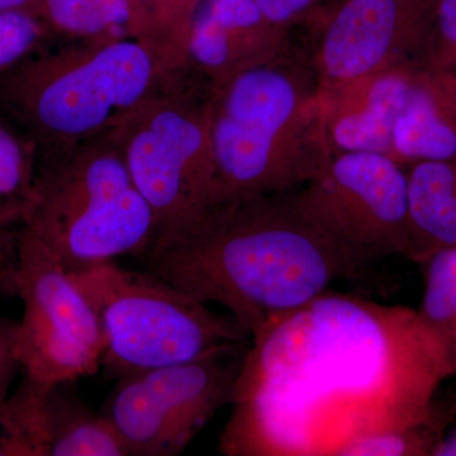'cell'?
<instances>
[{
  "label": "cell",
  "mask_w": 456,
  "mask_h": 456,
  "mask_svg": "<svg viewBox=\"0 0 456 456\" xmlns=\"http://www.w3.org/2000/svg\"><path fill=\"white\" fill-rule=\"evenodd\" d=\"M406 169L374 152H336L294 197L302 215L360 274L377 261L407 253Z\"/></svg>",
  "instance_id": "cell-10"
},
{
  "label": "cell",
  "mask_w": 456,
  "mask_h": 456,
  "mask_svg": "<svg viewBox=\"0 0 456 456\" xmlns=\"http://www.w3.org/2000/svg\"><path fill=\"white\" fill-rule=\"evenodd\" d=\"M23 375L0 416L9 456H130L114 426L71 389Z\"/></svg>",
  "instance_id": "cell-12"
},
{
  "label": "cell",
  "mask_w": 456,
  "mask_h": 456,
  "mask_svg": "<svg viewBox=\"0 0 456 456\" xmlns=\"http://www.w3.org/2000/svg\"><path fill=\"white\" fill-rule=\"evenodd\" d=\"M0 456H9L7 446H5L4 441L0 436Z\"/></svg>",
  "instance_id": "cell-28"
},
{
  "label": "cell",
  "mask_w": 456,
  "mask_h": 456,
  "mask_svg": "<svg viewBox=\"0 0 456 456\" xmlns=\"http://www.w3.org/2000/svg\"><path fill=\"white\" fill-rule=\"evenodd\" d=\"M212 94L213 84L180 69L113 128L134 184L154 213L151 246L187 230L213 206Z\"/></svg>",
  "instance_id": "cell-6"
},
{
  "label": "cell",
  "mask_w": 456,
  "mask_h": 456,
  "mask_svg": "<svg viewBox=\"0 0 456 456\" xmlns=\"http://www.w3.org/2000/svg\"><path fill=\"white\" fill-rule=\"evenodd\" d=\"M421 265L424 294L417 312L456 349V246L437 251Z\"/></svg>",
  "instance_id": "cell-19"
},
{
  "label": "cell",
  "mask_w": 456,
  "mask_h": 456,
  "mask_svg": "<svg viewBox=\"0 0 456 456\" xmlns=\"http://www.w3.org/2000/svg\"><path fill=\"white\" fill-rule=\"evenodd\" d=\"M387 156L407 169L456 159V71L417 64L393 122Z\"/></svg>",
  "instance_id": "cell-14"
},
{
  "label": "cell",
  "mask_w": 456,
  "mask_h": 456,
  "mask_svg": "<svg viewBox=\"0 0 456 456\" xmlns=\"http://www.w3.org/2000/svg\"><path fill=\"white\" fill-rule=\"evenodd\" d=\"M69 274L97 314L106 340L102 367L113 377L189 362L251 338L232 314H216L146 270L107 260Z\"/></svg>",
  "instance_id": "cell-7"
},
{
  "label": "cell",
  "mask_w": 456,
  "mask_h": 456,
  "mask_svg": "<svg viewBox=\"0 0 456 456\" xmlns=\"http://www.w3.org/2000/svg\"><path fill=\"white\" fill-rule=\"evenodd\" d=\"M446 424L448 419L439 415L422 424L370 435L351 444L342 456H434L445 437Z\"/></svg>",
  "instance_id": "cell-20"
},
{
  "label": "cell",
  "mask_w": 456,
  "mask_h": 456,
  "mask_svg": "<svg viewBox=\"0 0 456 456\" xmlns=\"http://www.w3.org/2000/svg\"><path fill=\"white\" fill-rule=\"evenodd\" d=\"M456 349L404 305L326 290L251 338L218 450L342 456L356 440L431 421Z\"/></svg>",
  "instance_id": "cell-1"
},
{
  "label": "cell",
  "mask_w": 456,
  "mask_h": 456,
  "mask_svg": "<svg viewBox=\"0 0 456 456\" xmlns=\"http://www.w3.org/2000/svg\"><path fill=\"white\" fill-rule=\"evenodd\" d=\"M434 456H456V428L445 435L440 445L435 450Z\"/></svg>",
  "instance_id": "cell-27"
},
{
  "label": "cell",
  "mask_w": 456,
  "mask_h": 456,
  "mask_svg": "<svg viewBox=\"0 0 456 456\" xmlns=\"http://www.w3.org/2000/svg\"><path fill=\"white\" fill-rule=\"evenodd\" d=\"M410 240L406 259L425 263L456 246V159L408 167Z\"/></svg>",
  "instance_id": "cell-15"
},
{
  "label": "cell",
  "mask_w": 456,
  "mask_h": 456,
  "mask_svg": "<svg viewBox=\"0 0 456 456\" xmlns=\"http://www.w3.org/2000/svg\"><path fill=\"white\" fill-rule=\"evenodd\" d=\"M16 253V231H0V285L7 284Z\"/></svg>",
  "instance_id": "cell-25"
},
{
  "label": "cell",
  "mask_w": 456,
  "mask_h": 456,
  "mask_svg": "<svg viewBox=\"0 0 456 456\" xmlns=\"http://www.w3.org/2000/svg\"><path fill=\"white\" fill-rule=\"evenodd\" d=\"M38 18L56 44L137 41L131 0H40Z\"/></svg>",
  "instance_id": "cell-16"
},
{
  "label": "cell",
  "mask_w": 456,
  "mask_h": 456,
  "mask_svg": "<svg viewBox=\"0 0 456 456\" xmlns=\"http://www.w3.org/2000/svg\"><path fill=\"white\" fill-rule=\"evenodd\" d=\"M40 0H0V11L26 12L38 17Z\"/></svg>",
  "instance_id": "cell-26"
},
{
  "label": "cell",
  "mask_w": 456,
  "mask_h": 456,
  "mask_svg": "<svg viewBox=\"0 0 456 456\" xmlns=\"http://www.w3.org/2000/svg\"><path fill=\"white\" fill-rule=\"evenodd\" d=\"M250 340L118 378L101 408L131 456L182 454L232 402Z\"/></svg>",
  "instance_id": "cell-8"
},
{
  "label": "cell",
  "mask_w": 456,
  "mask_h": 456,
  "mask_svg": "<svg viewBox=\"0 0 456 456\" xmlns=\"http://www.w3.org/2000/svg\"><path fill=\"white\" fill-rule=\"evenodd\" d=\"M209 134L213 204L303 187L334 155L322 89L297 47L213 86Z\"/></svg>",
  "instance_id": "cell-3"
},
{
  "label": "cell",
  "mask_w": 456,
  "mask_h": 456,
  "mask_svg": "<svg viewBox=\"0 0 456 456\" xmlns=\"http://www.w3.org/2000/svg\"><path fill=\"white\" fill-rule=\"evenodd\" d=\"M294 191L213 204L200 221L140 259L146 272L176 289L222 305L253 338L334 281L359 277L302 215Z\"/></svg>",
  "instance_id": "cell-2"
},
{
  "label": "cell",
  "mask_w": 456,
  "mask_h": 456,
  "mask_svg": "<svg viewBox=\"0 0 456 456\" xmlns=\"http://www.w3.org/2000/svg\"><path fill=\"white\" fill-rule=\"evenodd\" d=\"M202 0H131L137 42L170 69H185V45L191 17Z\"/></svg>",
  "instance_id": "cell-17"
},
{
  "label": "cell",
  "mask_w": 456,
  "mask_h": 456,
  "mask_svg": "<svg viewBox=\"0 0 456 456\" xmlns=\"http://www.w3.org/2000/svg\"><path fill=\"white\" fill-rule=\"evenodd\" d=\"M176 70L134 40L62 42L0 73V116L53 151L113 130Z\"/></svg>",
  "instance_id": "cell-4"
},
{
  "label": "cell",
  "mask_w": 456,
  "mask_h": 456,
  "mask_svg": "<svg viewBox=\"0 0 456 456\" xmlns=\"http://www.w3.org/2000/svg\"><path fill=\"white\" fill-rule=\"evenodd\" d=\"M7 230H8V228H7ZM0 231H3V230H0Z\"/></svg>",
  "instance_id": "cell-29"
},
{
  "label": "cell",
  "mask_w": 456,
  "mask_h": 456,
  "mask_svg": "<svg viewBox=\"0 0 456 456\" xmlns=\"http://www.w3.org/2000/svg\"><path fill=\"white\" fill-rule=\"evenodd\" d=\"M437 0H326L303 53L322 92L417 61Z\"/></svg>",
  "instance_id": "cell-11"
},
{
  "label": "cell",
  "mask_w": 456,
  "mask_h": 456,
  "mask_svg": "<svg viewBox=\"0 0 456 456\" xmlns=\"http://www.w3.org/2000/svg\"><path fill=\"white\" fill-rule=\"evenodd\" d=\"M293 50L292 31L270 22L253 0H202L189 25L184 68L217 86Z\"/></svg>",
  "instance_id": "cell-13"
},
{
  "label": "cell",
  "mask_w": 456,
  "mask_h": 456,
  "mask_svg": "<svg viewBox=\"0 0 456 456\" xmlns=\"http://www.w3.org/2000/svg\"><path fill=\"white\" fill-rule=\"evenodd\" d=\"M53 45L49 29L35 14L0 11V73Z\"/></svg>",
  "instance_id": "cell-21"
},
{
  "label": "cell",
  "mask_w": 456,
  "mask_h": 456,
  "mask_svg": "<svg viewBox=\"0 0 456 456\" xmlns=\"http://www.w3.org/2000/svg\"><path fill=\"white\" fill-rule=\"evenodd\" d=\"M18 321L0 320V416L4 410L11 387L22 370L17 354Z\"/></svg>",
  "instance_id": "cell-24"
},
{
  "label": "cell",
  "mask_w": 456,
  "mask_h": 456,
  "mask_svg": "<svg viewBox=\"0 0 456 456\" xmlns=\"http://www.w3.org/2000/svg\"><path fill=\"white\" fill-rule=\"evenodd\" d=\"M270 22L293 31L305 27L326 0H253Z\"/></svg>",
  "instance_id": "cell-23"
},
{
  "label": "cell",
  "mask_w": 456,
  "mask_h": 456,
  "mask_svg": "<svg viewBox=\"0 0 456 456\" xmlns=\"http://www.w3.org/2000/svg\"><path fill=\"white\" fill-rule=\"evenodd\" d=\"M37 147L0 116V230L22 224L31 200Z\"/></svg>",
  "instance_id": "cell-18"
},
{
  "label": "cell",
  "mask_w": 456,
  "mask_h": 456,
  "mask_svg": "<svg viewBox=\"0 0 456 456\" xmlns=\"http://www.w3.org/2000/svg\"><path fill=\"white\" fill-rule=\"evenodd\" d=\"M7 284L23 303L17 354L35 382H77L102 367L106 340L97 314L55 255L23 224Z\"/></svg>",
  "instance_id": "cell-9"
},
{
  "label": "cell",
  "mask_w": 456,
  "mask_h": 456,
  "mask_svg": "<svg viewBox=\"0 0 456 456\" xmlns=\"http://www.w3.org/2000/svg\"><path fill=\"white\" fill-rule=\"evenodd\" d=\"M23 226L69 273L123 255L141 257L155 217L132 178L113 130L37 152Z\"/></svg>",
  "instance_id": "cell-5"
},
{
  "label": "cell",
  "mask_w": 456,
  "mask_h": 456,
  "mask_svg": "<svg viewBox=\"0 0 456 456\" xmlns=\"http://www.w3.org/2000/svg\"><path fill=\"white\" fill-rule=\"evenodd\" d=\"M417 62L456 71V0H437Z\"/></svg>",
  "instance_id": "cell-22"
}]
</instances>
